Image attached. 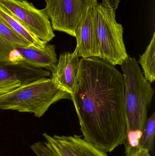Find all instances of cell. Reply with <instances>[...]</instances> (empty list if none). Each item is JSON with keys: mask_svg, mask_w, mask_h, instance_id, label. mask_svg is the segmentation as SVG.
Returning <instances> with one entry per match:
<instances>
[{"mask_svg": "<svg viewBox=\"0 0 155 156\" xmlns=\"http://www.w3.org/2000/svg\"><path fill=\"white\" fill-rule=\"evenodd\" d=\"M71 96L85 140L105 153L124 144V83L114 66L98 58H81L77 84Z\"/></svg>", "mask_w": 155, "mask_h": 156, "instance_id": "1", "label": "cell"}, {"mask_svg": "<svg viewBox=\"0 0 155 156\" xmlns=\"http://www.w3.org/2000/svg\"><path fill=\"white\" fill-rule=\"evenodd\" d=\"M125 87L126 136L125 146L138 147L154 90L145 79L135 58L129 57L121 65Z\"/></svg>", "mask_w": 155, "mask_h": 156, "instance_id": "2", "label": "cell"}, {"mask_svg": "<svg viewBox=\"0 0 155 156\" xmlns=\"http://www.w3.org/2000/svg\"><path fill=\"white\" fill-rule=\"evenodd\" d=\"M63 99L71 100V94L52 78L43 77L1 94L0 109L31 113L40 118L52 105Z\"/></svg>", "mask_w": 155, "mask_h": 156, "instance_id": "3", "label": "cell"}, {"mask_svg": "<svg viewBox=\"0 0 155 156\" xmlns=\"http://www.w3.org/2000/svg\"><path fill=\"white\" fill-rule=\"evenodd\" d=\"M93 21L100 49V59L121 66L129 58L124 43L123 28L116 22L115 10L102 4L93 6Z\"/></svg>", "mask_w": 155, "mask_h": 156, "instance_id": "4", "label": "cell"}, {"mask_svg": "<svg viewBox=\"0 0 155 156\" xmlns=\"http://www.w3.org/2000/svg\"><path fill=\"white\" fill-rule=\"evenodd\" d=\"M43 9L55 31L76 36L77 27L85 14L98 0H45Z\"/></svg>", "mask_w": 155, "mask_h": 156, "instance_id": "5", "label": "cell"}, {"mask_svg": "<svg viewBox=\"0 0 155 156\" xmlns=\"http://www.w3.org/2000/svg\"><path fill=\"white\" fill-rule=\"evenodd\" d=\"M0 6L45 44L55 37L51 22L43 9H37L26 0H0Z\"/></svg>", "mask_w": 155, "mask_h": 156, "instance_id": "6", "label": "cell"}, {"mask_svg": "<svg viewBox=\"0 0 155 156\" xmlns=\"http://www.w3.org/2000/svg\"><path fill=\"white\" fill-rule=\"evenodd\" d=\"M10 62L24 64L35 68L43 69L52 72L58 62L55 47L46 44L43 49L32 46L16 47L10 57Z\"/></svg>", "mask_w": 155, "mask_h": 156, "instance_id": "7", "label": "cell"}, {"mask_svg": "<svg viewBox=\"0 0 155 156\" xmlns=\"http://www.w3.org/2000/svg\"><path fill=\"white\" fill-rule=\"evenodd\" d=\"M43 136L58 156H107L80 136H52L45 133Z\"/></svg>", "mask_w": 155, "mask_h": 156, "instance_id": "8", "label": "cell"}, {"mask_svg": "<svg viewBox=\"0 0 155 156\" xmlns=\"http://www.w3.org/2000/svg\"><path fill=\"white\" fill-rule=\"evenodd\" d=\"M80 59L78 50L73 53L61 54L54 70L51 72V78L63 90L72 94L78 80Z\"/></svg>", "mask_w": 155, "mask_h": 156, "instance_id": "9", "label": "cell"}, {"mask_svg": "<svg viewBox=\"0 0 155 156\" xmlns=\"http://www.w3.org/2000/svg\"><path fill=\"white\" fill-rule=\"evenodd\" d=\"M79 57L100 58V49L93 21V7L87 10L76 31Z\"/></svg>", "mask_w": 155, "mask_h": 156, "instance_id": "10", "label": "cell"}, {"mask_svg": "<svg viewBox=\"0 0 155 156\" xmlns=\"http://www.w3.org/2000/svg\"><path fill=\"white\" fill-rule=\"evenodd\" d=\"M51 77L50 71L35 68L24 64H15L9 61H0V82L18 80L22 84L43 77Z\"/></svg>", "mask_w": 155, "mask_h": 156, "instance_id": "11", "label": "cell"}, {"mask_svg": "<svg viewBox=\"0 0 155 156\" xmlns=\"http://www.w3.org/2000/svg\"><path fill=\"white\" fill-rule=\"evenodd\" d=\"M29 46L0 18V61L10 62V55L16 47Z\"/></svg>", "mask_w": 155, "mask_h": 156, "instance_id": "12", "label": "cell"}, {"mask_svg": "<svg viewBox=\"0 0 155 156\" xmlns=\"http://www.w3.org/2000/svg\"><path fill=\"white\" fill-rule=\"evenodd\" d=\"M0 18L15 33L30 46L43 49L46 44L31 34L8 11L0 6Z\"/></svg>", "mask_w": 155, "mask_h": 156, "instance_id": "13", "label": "cell"}, {"mask_svg": "<svg viewBox=\"0 0 155 156\" xmlns=\"http://www.w3.org/2000/svg\"><path fill=\"white\" fill-rule=\"evenodd\" d=\"M155 32L144 53L140 56L139 62L142 66L145 79L153 83L155 80Z\"/></svg>", "mask_w": 155, "mask_h": 156, "instance_id": "14", "label": "cell"}, {"mask_svg": "<svg viewBox=\"0 0 155 156\" xmlns=\"http://www.w3.org/2000/svg\"><path fill=\"white\" fill-rule=\"evenodd\" d=\"M155 133V112L147 118L139 140L138 149H144L150 152L153 150Z\"/></svg>", "mask_w": 155, "mask_h": 156, "instance_id": "15", "label": "cell"}, {"mask_svg": "<svg viewBox=\"0 0 155 156\" xmlns=\"http://www.w3.org/2000/svg\"><path fill=\"white\" fill-rule=\"evenodd\" d=\"M31 148L37 156H58L47 142L35 143Z\"/></svg>", "mask_w": 155, "mask_h": 156, "instance_id": "16", "label": "cell"}, {"mask_svg": "<svg viewBox=\"0 0 155 156\" xmlns=\"http://www.w3.org/2000/svg\"><path fill=\"white\" fill-rule=\"evenodd\" d=\"M22 84V83L18 80H11L0 82V95L9 92Z\"/></svg>", "mask_w": 155, "mask_h": 156, "instance_id": "17", "label": "cell"}, {"mask_svg": "<svg viewBox=\"0 0 155 156\" xmlns=\"http://www.w3.org/2000/svg\"><path fill=\"white\" fill-rule=\"evenodd\" d=\"M120 0H102V4L105 7L116 10L118 7Z\"/></svg>", "mask_w": 155, "mask_h": 156, "instance_id": "18", "label": "cell"}, {"mask_svg": "<svg viewBox=\"0 0 155 156\" xmlns=\"http://www.w3.org/2000/svg\"><path fill=\"white\" fill-rule=\"evenodd\" d=\"M128 156H151L147 150L144 149H141L133 152Z\"/></svg>", "mask_w": 155, "mask_h": 156, "instance_id": "19", "label": "cell"}]
</instances>
